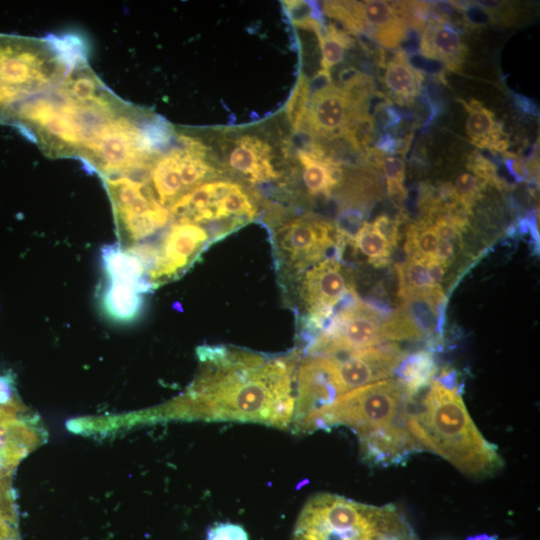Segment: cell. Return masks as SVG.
<instances>
[{
	"label": "cell",
	"mask_w": 540,
	"mask_h": 540,
	"mask_svg": "<svg viewBox=\"0 0 540 540\" xmlns=\"http://www.w3.org/2000/svg\"><path fill=\"white\" fill-rule=\"evenodd\" d=\"M300 351L270 355L228 345L197 348L198 372L178 398L146 416L291 427Z\"/></svg>",
	"instance_id": "cell-1"
},
{
	"label": "cell",
	"mask_w": 540,
	"mask_h": 540,
	"mask_svg": "<svg viewBox=\"0 0 540 540\" xmlns=\"http://www.w3.org/2000/svg\"><path fill=\"white\" fill-rule=\"evenodd\" d=\"M127 105L84 57L58 85L7 111L0 124L19 129L48 157L86 162Z\"/></svg>",
	"instance_id": "cell-2"
},
{
	"label": "cell",
	"mask_w": 540,
	"mask_h": 540,
	"mask_svg": "<svg viewBox=\"0 0 540 540\" xmlns=\"http://www.w3.org/2000/svg\"><path fill=\"white\" fill-rule=\"evenodd\" d=\"M406 427L422 450L442 456L466 475L488 476L502 466L496 447L472 421L459 389H448L436 379L416 409L409 408Z\"/></svg>",
	"instance_id": "cell-3"
},
{
	"label": "cell",
	"mask_w": 540,
	"mask_h": 540,
	"mask_svg": "<svg viewBox=\"0 0 540 540\" xmlns=\"http://www.w3.org/2000/svg\"><path fill=\"white\" fill-rule=\"evenodd\" d=\"M75 36L0 34V118L21 102L58 85L86 57Z\"/></svg>",
	"instance_id": "cell-4"
},
{
	"label": "cell",
	"mask_w": 540,
	"mask_h": 540,
	"mask_svg": "<svg viewBox=\"0 0 540 540\" xmlns=\"http://www.w3.org/2000/svg\"><path fill=\"white\" fill-rule=\"evenodd\" d=\"M292 540H413V536L393 505L377 507L319 493L303 506Z\"/></svg>",
	"instance_id": "cell-5"
},
{
	"label": "cell",
	"mask_w": 540,
	"mask_h": 540,
	"mask_svg": "<svg viewBox=\"0 0 540 540\" xmlns=\"http://www.w3.org/2000/svg\"><path fill=\"white\" fill-rule=\"evenodd\" d=\"M411 400L397 378L383 379L339 396L312 413L297 433L347 426L358 437L406 426Z\"/></svg>",
	"instance_id": "cell-6"
},
{
	"label": "cell",
	"mask_w": 540,
	"mask_h": 540,
	"mask_svg": "<svg viewBox=\"0 0 540 540\" xmlns=\"http://www.w3.org/2000/svg\"><path fill=\"white\" fill-rule=\"evenodd\" d=\"M271 238L279 275L294 285L306 270L331 256L329 251L336 254L338 246L335 224L310 213L283 222Z\"/></svg>",
	"instance_id": "cell-7"
},
{
	"label": "cell",
	"mask_w": 540,
	"mask_h": 540,
	"mask_svg": "<svg viewBox=\"0 0 540 540\" xmlns=\"http://www.w3.org/2000/svg\"><path fill=\"white\" fill-rule=\"evenodd\" d=\"M386 318L368 301L350 292L323 329L302 349L301 355L339 356L383 344Z\"/></svg>",
	"instance_id": "cell-8"
},
{
	"label": "cell",
	"mask_w": 540,
	"mask_h": 540,
	"mask_svg": "<svg viewBox=\"0 0 540 540\" xmlns=\"http://www.w3.org/2000/svg\"><path fill=\"white\" fill-rule=\"evenodd\" d=\"M305 347L327 324L341 301L355 290L350 270L331 255L306 270L294 285Z\"/></svg>",
	"instance_id": "cell-9"
},
{
	"label": "cell",
	"mask_w": 540,
	"mask_h": 540,
	"mask_svg": "<svg viewBox=\"0 0 540 540\" xmlns=\"http://www.w3.org/2000/svg\"><path fill=\"white\" fill-rule=\"evenodd\" d=\"M112 202L120 239L137 243L155 234L169 220L147 185L138 179L119 176L103 179Z\"/></svg>",
	"instance_id": "cell-10"
},
{
	"label": "cell",
	"mask_w": 540,
	"mask_h": 540,
	"mask_svg": "<svg viewBox=\"0 0 540 540\" xmlns=\"http://www.w3.org/2000/svg\"><path fill=\"white\" fill-rule=\"evenodd\" d=\"M322 8L324 14L341 22L348 32L365 35L388 49L399 47L408 31L391 2L324 1Z\"/></svg>",
	"instance_id": "cell-11"
},
{
	"label": "cell",
	"mask_w": 540,
	"mask_h": 540,
	"mask_svg": "<svg viewBox=\"0 0 540 540\" xmlns=\"http://www.w3.org/2000/svg\"><path fill=\"white\" fill-rule=\"evenodd\" d=\"M406 356L395 343L364 350L325 356L332 383L339 396L356 388L389 378Z\"/></svg>",
	"instance_id": "cell-12"
},
{
	"label": "cell",
	"mask_w": 540,
	"mask_h": 540,
	"mask_svg": "<svg viewBox=\"0 0 540 540\" xmlns=\"http://www.w3.org/2000/svg\"><path fill=\"white\" fill-rule=\"evenodd\" d=\"M215 240L208 228L194 224L172 223L156 250L148 273L152 287L180 277Z\"/></svg>",
	"instance_id": "cell-13"
},
{
	"label": "cell",
	"mask_w": 540,
	"mask_h": 540,
	"mask_svg": "<svg viewBox=\"0 0 540 540\" xmlns=\"http://www.w3.org/2000/svg\"><path fill=\"white\" fill-rule=\"evenodd\" d=\"M359 116V110L348 92L333 83L316 90L309 99L304 120L315 137H342L349 123Z\"/></svg>",
	"instance_id": "cell-14"
},
{
	"label": "cell",
	"mask_w": 540,
	"mask_h": 540,
	"mask_svg": "<svg viewBox=\"0 0 540 540\" xmlns=\"http://www.w3.org/2000/svg\"><path fill=\"white\" fill-rule=\"evenodd\" d=\"M423 57L441 62L453 71L461 69L467 54L459 32L440 12L431 11L420 36Z\"/></svg>",
	"instance_id": "cell-15"
},
{
	"label": "cell",
	"mask_w": 540,
	"mask_h": 540,
	"mask_svg": "<svg viewBox=\"0 0 540 540\" xmlns=\"http://www.w3.org/2000/svg\"><path fill=\"white\" fill-rule=\"evenodd\" d=\"M272 159V148L266 141L246 134L237 138L230 150L228 165L248 182L257 184L280 177Z\"/></svg>",
	"instance_id": "cell-16"
},
{
	"label": "cell",
	"mask_w": 540,
	"mask_h": 540,
	"mask_svg": "<svg viewBox=\"0 0 540 540\" xmlns=\"http://www.w3.org/2000/svg\"><path fill=\"white\" fill-rule=\"evenodd\" d=\"M302 167V181L311 197H330L344 181V170L332 156L317 143L310 142L307 148L296 153Z\"/></svg>",
	"instance_id": "cell-17"
},
{
	"label": "cell",
	"mask_w": 540,
	"mask_h": 540,
	"mask_svg": "<svg viewBox=\"0 0 540 540\" xmlns=\"http://www.w3.org/2000/svg\"><path fill=\"white\" fill-rule=\"evenodd\" d=\"M150 287L121 279L106 278L101 296L102 308L107 316L117 322H131L140 315L143 294Z\"/></svg>",
	"instance_id": "cell-18"
},
{
	"label": "cell",
	"mask_w": 540,
	"mask_h": 540,
	"mask_svg": "<svg viewBox=\"0 0 540 540\" xmlns=\"http://www.w3.org/2000/svg\"><path fill=\"white\" fill-rule=\"evenodd\" d=\"M461 102L468 114L466 132L470 141L478 148L504 153L509 140L494 113L475 99Z\"/></svg>",
	"instance_id": "cell-19"
},
{
	"label": "cell",
	"mask_w": 540,
	"mask_h": 540,
	"mask_svg": "<svg viewBox=\"0 0 540 540\" xmlns=\"http://www.w3.org/2000/svg\"><path fill=\"white\" fill-rule=\"evenodd\" d=\"M384 66V84L390 98L401 106L413 105L423 89V73L410 64L403 50L395 52Z\"/></svg>",
	"instance_id": "cell-20"
},
{
	"label": "cell",
	"mask_w": 540,
	"mask_h": 540,
	"mask_svg": "<svg viewBox=\"0 0 540 540\" xmlns=\"http://www.w3.org/2000/svg\"><path fill=\"white\" fill-rule=\"evenodd\" d=\"M437 370L432 351L419 350L405 356L395 372L408 398L413 401L420 391L430 385Z\"/></svg>",
	"instance_id": "cell-21"
},
{
	"label": "cell",
	"mask_w": 540,
	"mask_h": 540,
	"mask_svg": "<svg viewBox=\"0 0 540 540\" xmlns=\"http://www.w3.org/2000/svg\"><path fill=\"white\" fill-rule=\"evenodd\" d=\"M354 256H364L374 267L382 268L391 261L392 245L372 224L364 221L348 242Z\"/></svg>",
	"instance_id": "cell-22"
},
{
	"label": "cell",
	"mask_w": 540,
	"mask_h": 540,
	"mask_svg": "<svg viewBox=\"0 0 540 540\" xmlns=\"http://www.w3.org/2000/svg\"><path fill=\"white\" fill-rule=\"evenodd\" d=\"M439 239L429 222L418 220L406 231L404 251L408 258L422 261L434 259Z\"/></svg>",
	"instance_id": "cell-23"
},
{
	"label": "cell",
	"mask_w": 540,
	"mask_h": 540,
	"mask_svg": "<svg viewBox=\"0 0 540 540\" xmlns=\"http://www.w3.org/2000/svg\"><path fill=\"white\" fill-rule=\"evenodd\" d=\"M317 37L322 54V70L326 71L343 60L346 49L354 42L347 32L338 29L333 24L326 25Z\"/></svg>",
	"instance_id": "cell-24"
},
{
	"label": "cell",
	"mask_w": 540,
	"mask_h": 540,
	"mask_svg": "<svg viewBox=\"0 0 540 540\" xmlns=\"http://www.w3.org/2000/svg\"><path fill=\"white\" fill-rule=\"evenodd\" d=\"M396 270L399 279L398 295L401 299L415 291L436 285L430 279L427 261L407 258L396 265Z\"/></svg>",
	"instance_id": "cell-25"
},
{
	"label": "cell",
	"mask_w": 540,
	"mask_h": 540,
	"mask_svg": "<svg viewBox=\"0 0 540 540\" xmlns=\"http://www.w3.org/2000/svg\"><path fill=\"white\" fill-rule=\"evenodd\" d=\"M310 99V82L302 73L286 105V116L294 132L304 125V120Z\"/></svg>",
	"instance_id": "cell-26"
},
{
	"label": "cell",
	"mask_w": 540,
	"mask_h": 540,
	"mask_svg": "<svg viewBox=\"0 0 540 540\" xmlns=\"http://www.w3.org/2000/svg\"><path fill=\"white\" fill-rule=\"evenodd\" d=\"M379 168L383 170L389 196L396 204L402 205L407 196V190L404 187L405 163L403 159L384 155Z\"/></svg>",
	"instance_id": "cell-27"
},
{
	"label": "cell",
	"mask_w": 540,
	"mask_h": 540,
	"mask_svg": "<svg viewBox=\"0 0 540 540\" xmlns=\"http://www.w3.org/2000/svg\"><path fill=\"white\" fill-rule=\"evenodd\" d=\"M486 183L474 174L464 172L457 176L454 191L457 201L469 210L481 199Z\"/></svg>",
	"instance_id": "cell-28"
},
{
	"label": "cell",
	"mask_w": 540,
	"mask_h": 540,
	"mask_svg": "<svg viewBox=\"0 0 540 540\" xmlns=\"http://www.w3.org/2000/svg\"><path fill=\"white\" fill-rule=\"evenodd\" d=\"M206 540H248V535L237 524L216 523L208 530Z\"/></svg>",
	"instance_id": "cell-29"
},
{
	"label": "cell",
	"mask_w": 540,
	"mask_h": 540,
	"mask_svg": "<svg viewBox=\"0 0 540 540\" xmlns=\"http://www.w3.org/2000/svg\"><path fill=\"white\" fill-rule=\"evenodd\" d=\"M372 224L387 239L393 248L397 246L400 239V219H391L387 215H380L372 222Z\"/></svg>",
	"instance_id": "cell-30"
},
{
	"label": "cell",
	"mask_w": 540,
	"mask_h": 540,
	"mask_svg": "<svg viewBox=\"0 0 540 540\" xmlns=\"http://www.w3.org/2000/svg\"><path fill=\"white\" fill-rule=\"evenodd\" d=\"M431 225L440 241L454 244L462 239V233L452 223L441 217L434 218Z\"/></svg>",
	"instance_id": "cell-31"
},
{
	"label": "cell",
	"mask_w": 540,
	"mask_h": 540,
	"mask_svg": "<svg viewBox=\"0 0 540 540\" xmlns=\"http://www.w3.org/2000/svg\"><path fill=\"white\" fill-rule=\"evenodd\" d=\"M377 151L385 154L398 153L404 147L403 141L400 138L395 137L392 132H383L376 140L375 148Z\"/></svg>",
	"instance_id": "cell-32"
},
{
	"label": "cell",
	"mask_w": 540,
	"mask_h": 540,
	"mask_svg": "<svg viewBox=\"0 0 540 540\" xmlns=\"http://www.w3.org/2000/svg\"><path fill=\"white\" fill-rule=\"evenodd\" d=\"M455 258V247L453 243L446 242V241H440L437 245L434 259L444 265L445 267H448Z\"/></svg>",
	"instance_id": "cell-33"
},
{
	"label": "cell",
	"mask_w": 540,
	"mask_h": 540,
	"mask_svg": "<svg viewBox=\"0 0 540 540\" xmlns=\"http://www.w3.org/2000/svg\"><path fill=\"white\" fill-rule=\"evenodd\" d=\"M428 273L433 284H440L443 280L446 268L435 259L427 261Z\"/></svg>",
	"instance_id": "cell-34"
},
{
	"label": "cell",
	"mask_w": 540,
	"mask_h": 540,
	"mask_svg": "<svg viewBox=\"0 0 540 540\" xmlns=\"http://www.w3.org/2000/svg\"><path fill=\"white\" fill-rule=\"evenodd\" d=\"M511 95L513 96L515 104L526 114L535 116L537 114L536 112V105L534 102L527 97L516 94L512 91Z\"/></svg>",
	"instance_id": "cell-35"
}]
</instances>
